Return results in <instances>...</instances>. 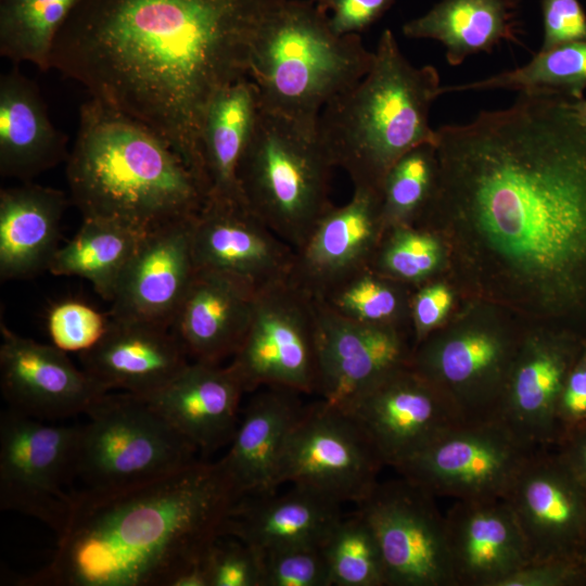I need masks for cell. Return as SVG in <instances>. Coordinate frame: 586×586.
Listing matches in <instances>:
<instances>
[{
	"mask_svg": "<svg viewBox=\"0 0 586 586\" xmlns=\"http://www.w3.org/2000/svg\"><path fill=\"white\" fill-rule=\"evenodd\" d=\"M193 218L142 237L111 302L112 319L170 329L196 270Z\"/></svg>",
	"mask_w": 586,
	"mask_h": 586,
	"instance_id": "19",
	"label": "cell"
},
{
	"mask_svg": "<svg viewBox=\"0 0 586 586\" xmlns=\"http://www.w3.org/2000/svg\"><path fill=\"white\" fill-rule=\"evenodd\" d=\"M556 419L558 441L564 433L586 424V347L564 381Z\"/></svg>",
	"mask_w": 586,
	"mask_h": 586,
	"instance_id": "44",
	"label": "cell"
},
{
	"mask_svg": "<svg viewBox=\"0 0 586 586\" xmlns=\"http://www.w3.org/2000/svg\"><path fill=\"white\" fill-rule=\"evenodd\" d=\"M403 283L364 267L315 298L335 314L365 324L397 328L410 313Z\"/></svg>",
	"mask_w": 586,
	"mask_h": 586,
	"instance_id": "35",
	"label": "cell"
},
{
	"mask_svg": "<svg viewBox=\"0 0 586 586\" xmlns=\"http://www.w3.org/2000/svg\"><path fill=\"white\" fill-rule=\"evenodd\" d=\"M196 268L228 272L258 290L289 280L295 251L246 205L205 200L192 219Z\"/></svg>",
	"mask_w": 586,
	"mask_h": 586,
	"instance_id": "18",
	"label": "cell"
},
{
	"mask_svg": "<svg viewBox=\"0 0 586 586\" xmlns=\"http://www.w3.org/2000/svg\"><path fill=\"white\" fill-rule=\"evenodd\" d=\"M68 138L52 124L38 87L15 65L0 76V174L28 182L67 160Z\"/></svg>",
	"mask_w": 586,
	"mask_h": 586,
	"instance_id": "28",
	"label": "cell"
},
{
	"mask_svg": "<svg viewBox=\"0 0 586 586\" xmlns=\"http://www.w3.org/2000/svg\"><path fill=\"white\" fill-rule=\"evenodd\" d=\"M395 0H332L330 25L337 35L359 34L379 20Z\"/></svg>",
	"mask_w": 586,
	"mask_h": 586,
	"instance_id": "45",
	"label": "cell"
},
{
	"mask_svg": "<svg viewBox=\"0 0 586 586\" xmlns=\"http://www.w3.org/2000/svg\"><path fill=\"white\" fill-rule=\"evenodd\" d=\"M209 586H262L258 553L229 535H220L207 553Z\"/></svg>",
	"mask_w": 586,
	"mask_h": 586,
	"instance_id": "41",
	"label": "cell"
},
{
	"mask_svg": "<svg viewBox=\"0 0 586 586\" xmlns=\"http://www.w3.org/2000/svg\"><path fill=\"white\" fill-rule=\"evenodd\" d=\"M333 167L317 130L260 109L238 179L249 209L296 251L333 205Z\"/></svg>",
	"mask_w": 586,
	"mask_h": 586,
	"instance_id": "7",
	"label": "cell"
},
{
	"mask_svg": "<svg viewBox=\"0 0 586 586\" xmlns=\"http://www.w3.org/2000/svg\"><path fill=\"white\" fill-rule=\"evenodd\" d=\"M79 356L82 369L106 392L119 388L142 398L190 362L170 329L112 318L102 340Z\"/></svg>",
	"mask_w": 586,
	"mask_h": 586,
	"instance_id": "25",
	"label": "cell"
},
{
	"mask_svg": "<svg viewBox=\"0 0 586 586\" xmlns=\"http://www.w3.org/2000/svg\"><path fill=\"white\" fill-rule=\"evenodd\" d=\"M535 450L498 419L462 421L395 470L435 497L505 499Z\"/></svg>",
	"mask_w": 586,
	"mask_h": 586,
	"instance_id": "11",
	"label": "cell"
},
{
	"mask_svg": "<svg viewBox=\"0 0 586 586\" xmlns=\"http://www.w3.org/2000/svg\"><path fill=\"white\" fill-rule=\"evenodd\" d=\"M244 393L229 365L191 361L144 399L198 451L206 455L230 443Z\"/></svg>",
	"mask_w": 586,
	"mask_h": 586,
	"instance_id": "24",
	"label": "cell"
},
{
	"mask_svg": "<svg viewBox=\"0 0 586 586\" xmlns=\"http://www.w3.org/2000/svg\"><path fill=\"white\" fill-rule=\"evenodd\" d=\"M298 393L265 387L239 420L227 454L220 459L239 494L277 491V472L288 436L303 405Z\"/></svg>",
	"mask_w": 586,
	"mask_h": 586,
	"instance_id": "27",
	"label": "cell"
},
{
	"mask_svg": "<svg viewBox=\"0 0 586 586\" xmlns=\"http://www.w3.org/2000/svg\"><path fill=\"white\" fill-rule=\"evenodd\" d=\"M505 89L527 95L584 98L586 90V41L539 50L523 66L461 85L441 87L445 92Z\"/></svg>",
	"mask_w": 586,
	"mask_h": 586,
	"instance_id": "33",
	"label": "cell"
},
{
	"mask_svg": "<svg viewBox=\"0 0 586 586\" xmlns=\"http://www.w3.org/2000/svg\"><path fill=\"white\" fill-rule=\"evenodd\" d=\"M80 0H0V54L50 69L55 38Z\"/></svg>",
	"mask_w": 586,
	"mask_h": 586,
	"instance_id": "34",
	"label": "cell"
},
{
	"mask_svg": "<svg viewBox=\"0 0 586 586\" xmlns=\"http://www.w3.org/2000/svg\"><path fill=\"white\" fill-rule=\"evenodd\" d=\"M0 386L9 408L55 421L86 413L105 393L66 353L1 322Z\"/></svg>",
	"mask_w": 586,
	"mask_h": 586,
	"instance_id": "16",
	"label": "cell"
},
{
	"mask_svg": "<svg viewBox=\"0 0 586 586\" xmlns=\"http://www.w3.org/2000/svg\"><path fill=\"white\" fill-rule=\"evenodd\" d=\"M321 9L329 11L332 0H314Z\"/></svg>",
	"mask_w": 586,
	"mask_h": 586,
	"instance_id": "49",
	"label": "cell"
},
{
	"mask_svg": "<svg viewBox=\"0 0 586 586\" xmlns=\"http://www.w3.org/2000/svg\"><path fill=\"white\" fill-rule=\"evenodd\" d=\"M571 107L579 124L586 129V98L571 100Z\"/></svg>",
	"mask_w": 586,
	"mask_h": 586,
	"instance_id": "48",
	"label": "cell"
},
{
	"mask_svg": "<svg viewBox=\"0 0 586 586\" xmlns=\"http://www.w3.org/2000/svg\"><path fill=\"white\" fill-rule=\"evenodd\" d=\"M430 231L454 230L489 288L586 340V129L560 95L519 93L436 129Z\"/></svg>",
	"mask_w": 586,
	"mask_h": 586,
	"instance_id": "1",
	"label": "cell"
},
{
	"mask_svg": "<svg viewBox=\"0 0 586 586\" xmlns=\"http://www.w3.org/2000/svg\"><path fill=\"white\" fill-rule=\"evenodd\" d=\"M80 425L51 424L7 408L0 416V507L58 534L72 505Z\"/></svg>",
	"mask_w": 586,
	"mask_h": 586,
	"instance_id": "12",
	"label": "cell"
},
{
	"mask_svg": "<svg viewBox=\"0 0 586 586\" xmlns=\"http://www.w3.org/2000/svg\"><path fill=\"white\" fill-rule=\"evenodd\" d=\"M542 15L540 50L586 41V14L578 0H542Z\"/></svg>",
	"mask_w": 586,
	"mask_h": 586,
	"instance_id": "43",
	"label": "cell"
},
{
	"mask_svg": "<svg viewBox=\"0 0 586 586\" xmlns=\"http://www.w3.org/2000/svg\"><path fill=\"white\" fill-rule=\"evenodd\" d=\"M111 322L87 302L67 298L54 303L47 314V331L52 345L69 353H85L94 347Z\"/></svg>",
	"mask_w": 586,
	"mask_h": 586,
	"instance_id": "39",
	"label": "cell"
},
{
	"mask_svg": "<svg viewBox=\"0 0 586 586\" xmlns=\"http://www.w3.org/2000/svg\"><path fill=\"white\" fill-rule=\"evenodd\" d=\"M584 585H586V560L572 558L530 561L501 584V586Z\"/></svg>",
	"mask_w": 586,
	"mask_h": 586,
	"instance_id": "42",
	"label": "cell"
},
{
	"mask_svg": "<svg viewBox=\"0 0 586 586\" xmlns=\"http://www.w3.org/2000/svg\"><path fill=\"white\" fill-rule=\"evenodd\" d=\"M258 556L262 586H331L322 545H294Z\"/></svg>",
	"mask_w": 586,
	"mask_h": 586,
	"instance_id": "40",
	"label": "cell"
},
{
	"mask_svg": "<svg viewBox=\"0 0 586 586\" xmlns=\"http://www.w3.org/2000/svg\"><path fill=\"white\" fill-rule=\"evenodd\" d=\"M66 162L71 200L82 218L145 235L193 218L206 193L179 154L141 122L90 98Z\"/></svg>",
	"mask_w": 586,
	"mask_h": 586,
	"instance_id": "4",
	"label": "cell"
},
{
	"mask_svg": "<svg viewBox=\"0 0 586 586\" xmlns=\"http://www.w3.org/2000/svg\"><path fill=\"white\" fill-rule=\"evenodd\" d=\"M315 303L317 392L324 402L342 407L388 373L410 365L413 349L407 347L399 329L356 322Z\"/></svg>",
	"mask_w": 586,
	"mask_h": 586,
	"instance_id": "20",
	"label": "cell"
},
{
	"mask_svg": "<svg viewBox=\"0 0 586 586\" xmlns=\"http://www.w3.org/2000/svg\"><path fill=\"white\" fill-rule=\"evenodd\" d=\"M286 0H80L50 69L141 122L179 154L207 195L206 109L250 76L254 47Z\"/></svg>",
	"mask_w": 586,
	"mask_h": 586,
	"instance_id": "2",
	"label": "cell"
},
{
	"mask_svg": "<svg viewBox=\"0 0 586 586\" xmlns=\"http://www.w3.org/2000/svg\"><path fill=\"white\" fill-rule=\"evenodd\" d=\"M142 237L113 220L84 218L77 233L58 249L47 271L84 278L103 300L112 302Z\"/></svg>",
	"mask_w": 586,
	"mask_h": 586,
	"instance_id": "32",
	"label": "cell"
},
{
	"mask_svg": "<svg viewBox=\"0 0 586 586\" xmlns=\"http://www.w3.org/2000/svg\"><path fill=\"white\" fill-rule=\"evenodd\" d=\"M438 162L435 144H420L404 154L386 173L381 187L385 228L421 220L436 190Z\"/></svg>",
	"mask_w": 586,
	"mask_h": 586,
	"instance_id": "36",
	"label": "cell"
},
{
	"mask_svg": "<svg viewBox=\"0 0 586 586\" xmlns=\"http://www.w3.org/2000/svg\"><path fill=\"white\" fill-rule=\"evenodd\" d=\"M322 551L331 586H386L379 545L358 510L341 517L322 544Z\"/></svg>",
	"mask_w": 586,
	"mask_h": 586,
	"instance_id": "37",
	"label": "cell"
},
{
	"mask_svg": "<svg viewBox=\"0 0 586 586\" xmlns=\"http://www.w3.org/2000/svg\"><path fill=\"white\" fill-rule=\"evenodd\" d=\"M435 498L402 476L378 483L357 505L379 545L386 586H456Z\"/></svg>",
	"mask_w": 586,
	"mask_h": 586,
	"instance_id": "13",
	"label": "cell"
},
{
	"mask_svg": "<svg viewBox=\"0 0 586 586\" xmlns=\"http://www.w3.org/2000/svg\"><path fill=\"white\" fill-rule=\"evenodd\" d=\"M68 204L56 189L24 182L0 191V278L33 277L58 251L62 216Z\"/></svg>",
	"mask_w": 586,
	"mask_h": 586,
	"instance_id": "29",
	"label": "cell"
},
{
	"mask_svg": "<svg viewBox=\"0 0 586 586\" xmlns=\"http://www.w3.org/2000/svg\"><path fill=\"white\" fill-rule=\"evenodd\" d=\"M86 415L75 477L87 489L150 481L196 461L198 449L142 397L107 392Z\"/></svg>",
	"mask_w": 586,
	"mask_h": 586,
	"instance_id": "8",
	"label": "cell"
},
{
	"mask_svg": "<svg viewBox=\"0 0 586 586\" xmlns=\"http://www.w3.org/2000/svg\"><path fill=\"white\" fill-rule=\"evenodd\" d=\"M585 347L586 340L553 330L521 345L495 419L528 447L552 448L558 441V399Z\"/></svg>",
	"mask_w": 586,
	"mask_h": 586,
	"instance_id": "17",
	"label": "cell"
},
{
	"mask_svg": "<svg viewBox=\"0 0 586 586\" xmlns=\"http://www.w3.org/2000/svg\"><path fill=\"white\" fill-rule=\"evenodd\" d=\"M445 521L456 586H501L531 560L517 518L504 498L455 500Z\"/></svg>",
	"mask_w": 586,
	"mask_h": 586,
	"instance_id": "22",
	"label": "cell"
},
{
	"mask_svg": "<svg viewBox=\"0 0 586 586\" xmlns=\"http://www.w3.org/2000/svg\"><path fill=\"white\" fill-rule=\"evenodd\" d=\"M552 448L586 494V424L564 433Z\"/></svg>",
	"mask_w": 586,
	"mask_h": 586,
	"instance_id": "47",
	"label": "cell"
},
{
	"mask_svg": "<svg viewBox=\"0 0 586 586\" xmlns=\"http://www.w3.org/2000/svg\"><path fill=\"white\" fill-rule=\"evenodd\" d=\"M258 289L234 275L196 268L170 327L192 361L233 356L250 326Z\"/></svg>",
	"mask_w": 586,
	"mask_h": 586,
	"instance_id": "23",
	"label": "cell"
},
{
	"mask_svg": "<svg viewBox=\"0 0 586 586\" xmlns=\"http://www.w3.org/2000/svg\"><path fill=\"white\" fill-rule=\"evenodd\" d=\"M340 408L361 426L384 466L394 469L466 421L451 400L410 365L388 373Z\"/></svg>",
	"mask_w": 586,
	"mask_h": 586,
	"instance_id": "14",
	"label": "cell"
},
{
	"mask_svg": "<svg viewBox=\"0 0 586 586\" xmlns=\"http://www.w3.org/2000/svg\"><path fill=\"white\" fill-rule=\"evenodd\" d=\"M415 39H434L446 48L450 65L489 52L502 40H517L512 0H441L425 14L403 26Z\"/></svg>",
	"mask_w": 586,
	"mask_h": 586,
	"instance_id": "31",
	"label": "cell"
},
{
	"mask_svg": "<svg viewBox=\"0 0 586 586\" xmlns=\"http://www.w3.org/2000/svg\"><path fill=\"white\" fill-rule=\"evenodd\" d=\"M530 561L586 560V494L553 448L535 450L506 498Z\"/></svg>",
	"mask_w": 586,
	"mask_h": 586,
	"instance_id": "15",
	"label": "cell"
},
{
	"mask_svg": "<svg viewBox=\"0 0 586 586\" xmlns=\"http://www.w3.org/2000/svg\"><path fill=\"white\" fill-rule=\"evenodd\" d=\"M385 229L381 192L354 188L349 201L332 205L295 251L289 281L313 298L369 266Z\"/></svg>",
	"mask_w": 586,
	"mask_h": 586,
	"instance_id": "21",
	"label": "cell"
},
{
	"mask_svg": "<svg viewBox=\"0 0 586 586\" xmlns=\"http://www.w3.org/2000/svg\"><path fill=\"white\" fill-rule=\"evenodd\" d=\"M259 111L257 86L247 77L225 87L209 102L201 130L206 200L246 205L238 170Z\"/></svg>",
	"mask_w": 586,
	"mask_h": 586,
	"instance_id": "30",
	"label": "cell"
},
{
	"mask_svg": "<svg viewBox=\"0 0 586 586\" xmlns=\"http://www.w3.org/2000/svg\"><path fill=\"white\" fill-rule=\"evenodd\" d=\"M246 392H317L315 300L289 280L258 291L247 331L229 364Z\"/></svg>",
	"mask_w": 586,
	"mask_h": 586,
	"instance_id": "10",
	"label": "cell"
},
{
	"mask_svg": "<svg viewBox=\"0 0 586 586\" xmlns=\"http://www.w3.org/2000/svg\"><path fill=\"white\" fill-rule=\"evenodd\" d=\"M241 498L220 460L73 493L51 560L20 586H171L206 557Z\"/></svg>",
	"mask_w": 586,
	"mask_h": 586,
	"instance_id": "3",
	"label": "cell"
},
{
	"mask_svg": "<svg viewBox=\"0 0 586 586\" xmlns=\"http://www.w3.org/2000/svg\"><path fill=\"white\" fill-rule=\"evenodd\" d=\"M384 466L361 426L323 399L304 406L284 445L277 485L311 489L339 504L359 505Z\"/></svg>",
	"mask_w": 586,
	"mask_h": 586,
	"instance_id": "9",
	"label": "cell"
},
{
	"mask_svg": "<svg viewBox=\"0 0 586 586\" xmlns=\"http://www.w3.org/2000/svg\"><path fill=\"white\" fill-rule=\"evenodd\" d=\"M359 34L337 35L314 0H286L256 42L250 76L260 109L317 130L322 109L371 68Z\"/></svg>",
	"mask_w": 586,
	"mask_h": 586,
	"instance_id": "6",
	"label": "cell"
},
{
	"mask_svg": "<svg viewBox=\"0 0 586 586\" xmlns=\"http://www.w3.org/2000/svg\"><path fill=\"white\" fill-rule=\"evenodd\" d=\"M441 87L436 68L412 65L385 29L370 71L319 115L317 133L334 167L347 173L354 188L381 192L404 154L436 143L429 113Z\"/></svg>",
	"mask_w": 586,
	"mask_h": 586,
	"instance_id": "5",
	"label": "cell"
},
{
	"mask_svg": "<svg viewBox=\"0 0 586 586\" xmlns=\"http://www.w3.org/2000/svg\"><path fill=\"white\" fill-rule=\"evenodd\" d=\"M441 259L442 245L432 231L397 225L384 229L369 266L402 283H415L428 279Z\"/></svg>",
	"mask_w": 586,
	"mask_h": 586,
	"instance_id": "38",
	"label": "cell"
},
{
	"mask_svg": "<svg viewBox=\"0 0 586 586\" xmlns=\"http://www.w3.org/2000/svg\"><path fill=\"white\" fill-rule=\"evenodd\" d=\"M341 504L292 485L285 493L242 496L221 535L240 539L257 553L294 545H322L341 519Z\"/></svg>",
	"mask_w": 586,
	"mask_h": 586,
	"instance_id": "26",
	"label": "cell"
},
{
	"mask_svg": "<svg viewBox=\"0 0 586 586\" xmlns=\"http://www.w3.org/2000/svg\"><path fill=\"white\" fill-rule=\"evenodd\" d=\"M451 305V294L441 283L419 289L410 297V315L415 324L417 345L438 326Z\"/></svg>",
	"mask_w": 586,
	"mask_h": 586,
	"instance_id": "46",
	"label": "cell"
}]
</instances>
